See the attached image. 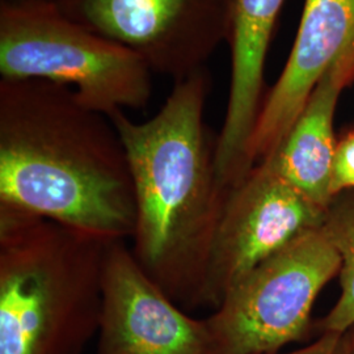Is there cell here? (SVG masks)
I'll return each mask as SVG.
<instances>
[{
	"instance_id": "cell-6",
	"label": "cell",
	"mask_w": 354,
	"mask_h": 354,
	"mask_svg": "<svg viewBox=\"0 0 354 354\" xmlns=\"http://www.w3.org/2000/svg\"><path fill=\"white\" fill-rule=\"evenodd\" d=\"M70 19L134 51L174 82L228 42L232 0H55Z\"/></svg>"
},
{
	"instance_id": "cell-1",
	"label": "cell",
	"mask_w": 354,
	"mask_h": 354,
	"mask_svg": "<svg viewBox=\"0 0 354 354\" xmlns=\"http://www.w3.org/2000/svg\"><path fill=\"white\" fill-rule=\"evenodd\" d=\"M0 207L131 239L134 181L111 118L67 86L0 79Z\"/></svg>"
},
{
	"instance_id": "cell-8",
	"label": "cell",
	"mask_w": 354,
	"mask_h": 354,
	"mask_svg": "<svg viewBox=\"0 0 354 354\" xmlns=\"http://www.w3.org/2000/svg\"><path fill=\"white\" fill-rule=\"evenodd\" d=\"M205 319L187 315L137 261L127 241L106 251L97 354H206Z\"/></svg>"
},
{
	"instance_id": "cell-11",
	"label": "cell",
	"mask_w": 354,
	"mask_h": 354,
	"mask_svg": "<svg viewBox=\"0 0 354 354\" xmlns=\"http://www.w3.org/2000/svg\"><path fill=\"white\" fill-rule=\"evenodd\" d=\"M354 83V62L332 64L311 93L304 112L266 162L308 200L327 209L332 203L330 177L336 150L333 120L339 97Z\"/></svg>"
},
{
	"instance_id": "cell-2",
	"label": "cell",
	"mask_w": 354,
	"mask_h": 354,
	"mask_svg": "<svg viewBox=\"0 0 354 354\" xmlns=\"http://www.w3.org/2000/svg\"><path fill=\"white\" fill-rule=\"evenodd\" d=\"M206 68L174 82L152 118L109 115L127 150L137 225L131 251L143 270L181 308H200L215 228L228 190L215 171V146L205 109Z\"/></svg>"
},
{
	"instance_id": "cell-14",
	"label": "cell",
	"mask_w": 354,
	"mask_h": 354,
	"mask_svg": "<svg viewBox=\"0 0 354 354\" xmlns=\"http://www.w3.org/2000/svg\"><path fill=\"white\" fill-rule=\"evenodd\" d=\"M342 336L332 335V333H323L317 337L315 342L308 344L307 346L288 352V353L277 354H336L339 345L342 342Z\"/></svg>"
},
{
	"instance_id": "cell-5",
	"label": "cell",
	"mask_w": 354,
	"mask_h": 354,
	"mask_svg": "<svg viewBox=\"0 0 354 354\" xmlns=\"http://www.w3.org/2000/svg\"><path fill=\"white\" fill-rule=\"evenodd\" d=\"M340 272L322 227L295 238L235 283L210 317L206 354H277L311 326L319 292Z\"/></svg>"
},
{
	"instance_id": "cell-10",
	"label": "cell",
	"mask_w": 354,
	"mask_h": 354,
	"mask_svg": "<svg viewBox=\"0 0 354 354\" xmlns=\"http://www.w3.org/2000/svg\"><path fill=\"white\" fill-rule=\"evenodd\" d=\"M283 1L232 0L230 95L215 146V171L226 190L238 185L252 169L248 150L263 106L266 54Z\"/></svg>"
},
{
	"instance_id": "cell-12",
	"label": "cell",
	"mask_w": 354,
	"mask_h": 354,
	"mask_svg": "<svg viewBox=\"0 0 354 354\" xmlns=\"http://www.w3.org/2000/svg\"><path fill=\"white\" fill-rule=\"evenodd\" d=\"M322 230L340 257V297L317 323L320 335L342 336L354 327V192H344L329 203Z\"/></svg>"
},
{
	"instance_id": "cell-3",
	"label": "cell",
	"mask_w": 354,
	"mask_h": 354,
	"mask_svg": "<svg viewBox=\"0 0 354 354\" xmlns=\"http://www.w3.org/2000/svg\"><path fill=\"white\" fill-rule=\"evenodd\" d=\"M106 239L0 207V354H80L99 333Z\"/></svg>"
},
{
	"instance_id": "cell-15",
	"label": "cell",
	"mask_w": 354,
	"mask_h": 354,
	"mask_svg": "<svg viewBox=\"0 0 354 354\" xmlns=\"http://www.w3.org/2000/svg\"><path fill=\"white\" fill-rule=\"evenodd\" d=\"M336 354H354V327L342 335V342Z\"/></svg>"
},
{
	"instance_id": "cell-9",
	"label": "cell",
	"mask_w": 354,
	"mask_h": 354,
	"mask_svg": "<svg viewBox=\"0 0 354 354\" xmlns=\"http://www.w3.org/2000/svg\"><path fill=\"white\" fill-rule=\"evenodd\" d=\"M345 58L354 62V0H306L289 59L257 117L252 168L277 150L326 71Z\"/></svg>"
},
{
	"instance_id": "cell-7",
	"label": "cell",
	"mask_w": 354,
	"mask_h": 354,
	"mask_svg": "<svg viewBox=\"0 0 354 354\" xmlns=\"http://www.w3.org/2000/svg\"><path fill=\"white\" fill-rule=\"evenodd\" d=\"M266 162L228 190L207 259L201 307L215 310L253 268L279 252L326 216Z\"/></svg>"
},
{
	"instance_id": "cell-13",
	"label": "cell",
	"mask_w": 354,
	"mask_h": 354,
	"mask_svg": "<svg viewBox=\"0 0 354 354\" xmlns=\"http://www.w3.org/2000/svg\"><path fill=\"white\" fill-rule=\"evenodd\" d=\"M348 190H354V129L336 143L330 177L332 198Z\"/></svg>"
},
{
	"instance_id": "cell-4",
	"label": "cell",
	"mask_w": 354,
	"mask_h": 354,
	"mask_svg": "<svg viewBox=\"0 0 354 354\" xmlns=\"http://www.w3.org/2000/svg\"><path fill=\"white\" fill-rule=\"evenodd\" d=\"M1 79L67 86L91 109H143L152 71L134 51L70 19L55 0H0Z\"/></svg>"
}]
</instances>
